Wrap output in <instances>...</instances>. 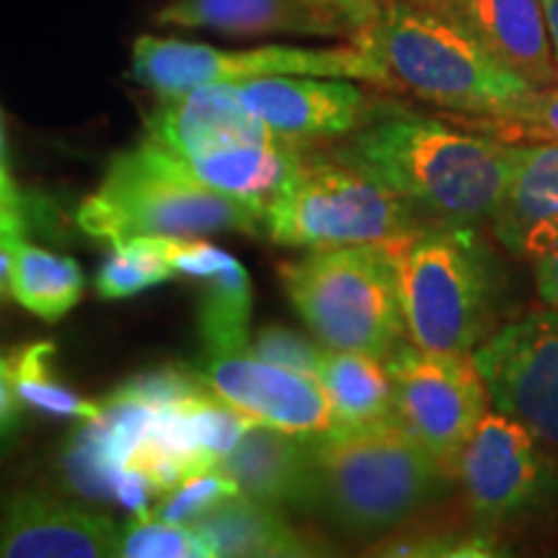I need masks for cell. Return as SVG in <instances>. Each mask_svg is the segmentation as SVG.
Masks as SVG:
<instances>
[{
	"label": "cell",
	"mask_w": 558,
	"mask_h": 558,
	"mask_svg": "<svg viewBox=\"0 0 558 558\" xmlns=\"http://www.w3.org/2000/svg\"><path fill=\"white\" fill-rule=\"evenodd\" d=\"M333 153L411 202L424 218L478 228L492 226L499 213L518 143L390 107L369 111Z\"/></svg>",
	"instance_id": "cell-1"
},
{
	"label": "cell",
	"mask_w": 558,
	"mask_h": 558,
	"mask_svg": "<svg viewBox=\"0 0 558 558\" xmlns=\"http://www.w3.org/2000/svg\"><path fill=\"white\" fill-rule=\"evenodd\" d=\"M456 476L399 418L311 435V481L303 514L352 538H375L448 494Z\"/></svg>",
	"instance_id": "cell-2"
},
{
	"label": "cell",
	"mask_w": 558,
	"mask_h": 558,
	"mask_svg": "<svg viewBox=\"0 0 558 558\" xmlns=\"http://www.w3.org/2000/svg\"><path fill=\"white\" fill-rule=\"evenodd\" d=\"M386 243L411 344L473 354L499 329L507 277L476 226L432 220Z\"/></svg>",
	"instance_id": "cell-3"
},
{
	"label": "cell",
	"mask_w": 558,
	"mask_h": 558,
	"mask_svg": "<svg viewBox=\"0 0 558 558\" xmlns=\"http://www.w3.org/2000/svg\"><path fill=\"white\" fill-rule=\"evenodd\" d=\"M354 45L386 68L390 86L463 120H501L538 88L448 19L411 0H383L378 19Z\"/></svg>",
	"instance_id": "cell-4"
},
{
	"label": "cell",
	"mask_w": 558,
	"mask_h": 558,
	"mask_svg": "<svg viewBox=\"0 0 558 558\" xmlns=\"http://www.w3.org/2000/svg\"><path fill=\"white\" fill-rule=\"evenodd\" d=\"M75 220L83 233L111 246L137 235L199 239L226 230L256 233L264 228L259 207L197 184L148 137L111 160L101 186L83 199Z\"/></svg>",
	"instance_id": "cell-5"
},
{
	"label": "cell",
	"mask_w": 558,
	"mask_h": 558,
	"mask_svg": "<svg viewBox=\"0 0 558 558\" xmlns=\"http://www.w3.org/2000/svg\"><path fill=\"white\" fill-rule=\"evenodd\" d=\"M292 308L326 349L388 360L407 344L399 275L388 243L311 248L279 264Z\"/></svg>",
	"instance_id": "cell-6"
},
{
	"label": "cell",
	"mask_w": 558,
	"mask_h": 558,
	"mask_svg": "<svg viewBox=\"0 0 558 558\" xmlns=\"http://www.w3.org/2000/svg\"><path fill=\"white\" fill-rule=\"evenodd\" d=\"M418 226H424V215L411 202L333 150H303L264 209L267 235L290 248L386 243Z\"/></svg>",
	"instance_id": "cell-7"
},
{
	"label": "cell",
	"mask_w": 558,
	"mask_h": 558,
	"mask_svg": "<svg viewBox=\"0 0 558 558\" xmlns=\"http://www.w3.org/2000/svg\"><path fill=\"white\" fill-rule=\"evenodd\" d=\"M132 75L160 96L181 94L207 83H246L271 75H318V78L365 81L388 86L386 68L360 45L311 50L269 45L259 50H218L197 41L140 37L132 47Z\"/></svg>",
	"instance_id": "cell-8"
},
{
	"label": "cell",
	"mask_w": 558,
	"mask_h": 558,
	"mask_svg": "<svg viewBox=\"0 0 558 558\" xmlns=\"http://www.w3.org/2000/svg\"><path fill=\"white\" fill-rule=\"evenodd\" d=\"M456 481L484 525L533 518L558 501V471L548 448L497 409L486 411L460 450Z\"/></svg>",
	"instance_id": "cell-9"
},
{
	"label": "cell",
	"mask_w": 558,
	"mask_h": 558,
	"mask_svg": "<svg viewBox=\"0 0 558 558\" xmlns=\"http://www.w3.org/2000/svg\"><path fill=\"white\" fill-rule=\"evenodd\" d=\"M386 365L396 418L456 476L460 450L492 403L473 354H435L403 344Z\"/></svg>",
	"instance_id": "cell-10"
},
{
	"label": "cell",
	"mask_w": 558,
	"mask_h": 558,
	"mask_svg": "<svg viewBox=\"0 0 558 558\" xmlns=\"http://www.w3.org/2000/svg\"><path fill=\"white\" fill-rule=\"evenodd\" d=\"M494 409L558 450V316L543 308L507 320L473 349Z\"/></svg>",
	"instance_id": "cell-11"
},
{
	"label": "cell",
	"mask_w": 558,
	"mask_h": 558,
	"mask_svg": "<svg viewBox=\"0 0 558 558\" xmlns=\"http://www.w3.org/2000/svg\"><path fill=\"white\" fill-rule=\"evenodd\" d=\"M202 380L218 399L262 427L290 435H318L333 427L329 393L318 378L259 360L251 349L205 354Z\"/></svg>",
	"instance_id": "cell-12"
},
{
	"label": "cell",
	"mask_w": 558,
	"mask_h": 558,
	"mask_svg": "<svg viewBox=\"0 0 558 558\" xmlns=\"http://www.w3.org/2000/svg\"><path fill=\"white\" fill-rule=\"evenodd\" d=\"M239 88L277 137L303 148L352 135L369 114L365 90L349 78L271 75L239 83Z\"/></svg>",
	"instance_id": "cell-13"
},
{
	"label": "cell",
	"mask_w": 558,
	"mask_h": 558,
	"mask_svg": "<svg viewBox=\"0 0 558 558\" xmlns=\"http://www.w3.org/2000/svg\"><path fill=\"white\" fill-rule=\"evenodd\" d=\"M117 535L107 514L50 492L0 499V558H107L117 556Z\"/></svg>",
	"instance_id": "cell-14"
},
{
	"label": "cell",
	"mask_w": 558,
	"mask_h": 558,
	"mask_svg": "<svg viewBox=\"0 0 558 558\" xmlns=\"http://www.w3.org/2000/svg\"><path fill=\"white\" fill-rule=\"evenodd\" d=\"M145 132L153 143L181 158L282 140L256 117L235 83H207L160 96L145 117Z\"/></svg>",
	"instance_id": "cell-15"
},
{
	"label": "cell",
	"mask_w": 558,
	"mask_h": 558,
	"mask_svg": "<svg viewBox=\"0 0 558 558\" xmlns=\"http://www.w3.org/2000/svg\"><path fill=\"white\" fill-rule=\"evenodd\" d=\"M435 11L535 86L558 83L543 0H411Z\"/></svg>",
	"instance_id": "cell-16"
},
{
	"label": "cell",
	"mask_w": 558,
	"mask_h": 558,
	"mask_svg": "<svg viewBox=\"0 0 558 558\" xmlns=\"http://www.w3.org/2000/svg\"><path fill=\"white\" fill-rule=\"evenodd\" d=\"M492 230L509 254L533 262L558 241V143H518Z\"/></svg>",
	"instance_id": "cell-17"
},
{
	"label": "cell",
	"mask_w": 558,
	"mask_h": 558,
	"mask_svg": "<svg viewBox=\"0 0 558 558\" xmlns=\"http://www.w3.org/2000/svg\"><path fill=\"white\" fill-rule=\"evenodd\" d=\"M156 24L222 34H295L341 37L354 26L318 0H171L156 13Z\"/></svg>",
	"instance_id": "cell-18"
},
{
	"label": "cell",
	"mask_w": 558,
	"mask_h": 558,
	"mask_svg": "<svg viewBox=\"0 0 558 558\" xmlns=\"http://www.w3.org/2000/svg\"><path fill=\"white\" fill-rule=\"evenodd\" d=\"M218 469L239 481L248 497L303 512L311 481V435L254 424Z\"/></svg>",
	"instance_id": "cell-19"
},
{
	"label": "cell",
	"mask_w": 558,
	"mask_h": 558,
	"mask_svg": "<svg viewBox=\"0 0 558 558\" xmlns=\"http://www.w3.org/2000/svg\"><path fill=\"white\" fill-rule=\"evenodd\" d=\"M303 150V145L288 143V140H271V143L233 145V148L192 158H181L171 150L166 153H169L173 166L197 184L226 194V197L246 202L251 207H259L264 213L279 186L288 181L292 169L298 166Z\"/></svg>",
	"instance_id": "cell-20"
},
{
	"label": "cell",
	"mask_w": 558,
	"mask_h": 558,
	"mask_svg": "<svg viewBox=\"0 0 558 558\" xmlns=\"http://www.w3.org/2000/svg\"><path fill=\"white\" fill-rule=\"evenodd\" d=\"M190 525L205 535L215 556L298 558L318 554L316 543H311L284 518L282 507L243 492L213 507Z\"/></svg>",
	"instance_id": "cell-21"
},
{
	"label": "cell",
	"mask_w": 558,
	"mask_h": 558,
	"mask_svg": "<svg viewBox=\"0 0 558 558\" xmlns=\"http://www.w3.org/2000/svg\"><path fill=\"white\" fill-rule=\"evenodd\" d=\"M329 393L333 427H367L393 418V378L386 360L362 352L324 349L318 369Z\"/></svg>",
	"instance_id": "cell-22"
},
{
	"label": "cell",
	"mask_w": 558,
	"mask_h": 558,
	"mask_svg": "<svg viewBox=\"0 0 558 558\" xmlns=\"http://www.w3.org/2000/svg\"><path fill=\"white\" fill-rule=\"evenodd\" d=\"M83 271L70 256L29 246L26 241L11 248V295L19 305L41 320H60L78 305Z\"/></svg>",
	"instance_id": "cell-23"
},
{
	"label": "cell",
	"mask_w": 558,
	"mask_h": 558,
	"mask_svg": "<svg viewBox=\"0 0 558 558\" xmlns=\"http://www.w3.org/2000/svg\"><path fill=\"white\" fill-rule=\"evenodd\" d=\"M199 337L205 354H233L248 349L251 279L243 264L230 259L218 275L202 279Z\"/></svg>",
	"instance_id": "cell-24"
},
{
	"label": "cell",
	"mask_w": 558,
	"mask_h": 558,
	"mask_svg": "<svg viewBox=\"0 0 558 558\" xmlns=\"http://www.w3.org/2000/svg\"><path fill=\"white\" fill-rule=\"evenodd\" d=\"M52 341H32L13 352L11 378L19 401L39 414L52 418H81V422H99L104 403L83 399L73 388L65 386L52 369L54 357Z\"/></svg>",
	"instance_id": "cell-25"
},
{
	"label": "cell",
	"mask_w": 558,
	"mask_h": 558,
	"mask_svg": "<svg viewBox=\"0 0 558 558\" xmlns=\"http://www.w3.org/2000/svg\"><path fill=\"white\" fill-rule=\"evenodd\" d=\"M171 243L173 239H160V235H137V239L117 243L96 275L99 298L124 300L169 282L177 275L171 264Z\"/></svg>",
	"instance_id": "cell-26"
},
{
	"label": "cell",
	"mask_w": 558,
	"mask_h": 558,
	"mask_svg": "<svg viewBox=\"0 0 558 558\" xmlns=\"http://www.w3.org/2000/svg\"><path fill=\"white\" fill-rule=\"evenodd\" d=\"M120 558H215V550L199 530L186 522L160 520L153 512H132V520L117 535Z\"/></svg>",
	"instance_id": "cell-27"
},
{
	"label": "cell",
	"mask_w": 558,
	"mask_h": 558,
	"mask_svg": "<svg viewBox=\"0 0 558 558\" xmlns=\"http://www.w3.org/2000/svg\"><path fill=\"white\" fill-rule=\"evenodd\" d=\"M507 143H558V83L538 86L509 117L501 120H465Z\"/></svg>",
	"instance_id": "cell-28"
},
{
	"label": "cell",
	"mask_w": 558,
	"mask_h": 558,
	"mask_svg": "<svg viewBox=\"0 0 558 558\" xmlns=\"http://www.w3.org/2000/svg\"><path fill=\"white\" fill-rule=\"evenodd\" d=\"M239 481L215 465V469L186 476L181 484L173 486L169 494H163L150 512L160 520L186 522V525H190V522L202 518V514L209 512L213 507L222 505V501L230 497H239Z\"/></svg>",
	"instance_id": "cell-29"
},
{
	"label": "cell",
	"mask_w": 558,
	"mask_h": 558,
	"mask_svg": "<svg viewBox=\"0 0 558 558\" xmlns=\"http://www.w3.org/2000/svg\"><path fill=\"white\" fill-rule=\"evenodd\" d=\"M205 386V380L194 378L184 369H156V373L137 375L124 386L114 388L107 399L140 403V407H148L153 411H166L179 407L181 401H186Z\"/></svg>",
	"instance_id": "cell-30"
},
{
	"label": "cell",
	"mask_w": 558,
	"mask_h": 558,
	"mask_svg": "<svg viewBox=\"0 0 558 558\" xmlns=\"http://www.w3.org/2000/svg\"><path fill=\"white\" fill-rule=\"evenodd\" d=\"M501 543L488 533H435V535H416V538H403L388 543L380 554L388 556H452V558H486L501 556L505 550Z\"/></svg>",
	"instance_id": "cell-31"
},
{
	"label": "cell",
	"mask_w": 558,
	"mask_h": 558,
	"mask_svg": "<svg viewBox=\"0 0 558 558\" xmlns=\"http://www.w3.org/2000/svg\"><path fill=\"white\" fill-rule=\"evenodd\" d=\"M248 349L259 360L275 362V365H279V367H288V369H295V373L313 375V378H318L320 360H324L326 347H316L313 341L300 337L298 331L284 329V326L269 324V326H264L259 333H256L254 344H251Z\"/></svg>",
	"instance_id": "cell-32"
},
{
	"label": "cell",
	"mask_w": 558,
	"mask_h": 558,
	"mask_svg": "<svg viewBox=\"0 0 558 558\" xmlns=\"http://www.w3.org/2000/svg\"><path fill=\"white\" fill-rule=\"evenodd\" d=\"M233 256L213 243L202 239H173L171 243V264L177 275L192 279H207L226 269Z\"/></svg>",
	"instance_id": "cell-33"
},
{
	"label": "cell",
	"mask_w": 558,
	"mask_h": 558,
	"mask_svg": "<svg viewBox=\"0 0 558 558\" xmlns=\"http://www.w3.org/2000/svg\"><path fill=\"white\" fill-rule=\"evenodd\" d=\"M19 424H21V401L16 396V388H13L11 362L0 357V435L13 439Z\"/></svg>",
	"instance_id": "cell-34"
},
{
	"label": "cell",
	"mask_w": 558,
	"mask_h": 558,
	"mask_svg": "<svg viewBox=\"0 0 558 558\" xmlns=\"http://www.w3.org/2000/svg\"><path fill=\"white\" fill-rule=\"evenodd\" d=\"M535 284L543 305L558 316V241L535 259Z\"/></svg>",
	"instance_id": "cell-35"
},
{
	"label": "cell",
	"mask_w": 558,
	"mask_h": 558,
	"mask_svg": "<svg viewBox=\"0 0 558 558\" xmlns=\"http://www.w3.org/2000/svg\"><path fill=\"white\" fill-rule=\"evenodd\" d=\"M318 3L339 11L341 16L354 26V32L360 34L362 29H367L375 19H378L383 0H318ZM357 34H354V37H357Z\"/></svg>",
	"instance_id": "cell-36"
},
{
	"label": "cell",
	"mask_w": 558,
	"mask_h": 558,
	"mask_svg": "<svg viewBox=\"0 0 558 558\" xmlns=\"http://www.w3.org/2000/svg\"><path fill=\"white\" fill-rule=\"evenodd\" d=\"M26 228H29V222H26L24 207H11L0 202V246H16L26 239Z\"/></svg>",
	"instance_id": "cell-37"
},
{
	"label": "cell",
	"mask_w": 558,
	"mask_h": 558,
	"mask_svg": "<svg viewBox=\"0 0 558 558\" xmlns=\"http://www.w3.org/2000/svg\"><path fill=\"white\" fill-rule=\"evenodd\" d=\"M543 16H546L550 50H554V58L558 65V0H543Z\"/></svg>",
	"instance_id": "cell-38"
},
{
	"label": "cell",
	"mask_w": 558,
	"mask_h": 558,
	"mask_svg": "<svg viewBox=\"0 0 558 558\" xmlns=\"http://www.w3.org/2000/svg\"><path fill=\"white\" fill-rule=\"evenodd\" d=\"M0 202L11 207H24V199L19 197L16 186H13V181L5 169H0Z\"/></svg>",
	"instance_id": "cell-39"
},
{
	"label": "cell",
	"mask_w": 558,
	"mask_h": 558,
	"mask_svg": "<svg viewBox=\"0 0 558 558\" xmlns=\"http://www.w3.org/2000/svg\"><path fill=\"white\" fill-rule=\"evenodd\" d=\"M11 292V248L0 246V300Z\"/></svg>",
	"instance_id": "cell-40"
},
{
	"label": "cell",
	"mask_w": 558,
	"mask_h": 558,
	"mask_svg": "<svg viewBox=\"0 0 558 558\" xmlns=\"http://www.w3.org/2000/svg\"><path fill=\"white\" fill-rule=\"evenodd\" d=\"M11 442H13V439H11V437L0 435V458H3V456H5V450H9V448H11Z\"/></svg>",
	"instance_id": "cell-41"
}]
</instances>
